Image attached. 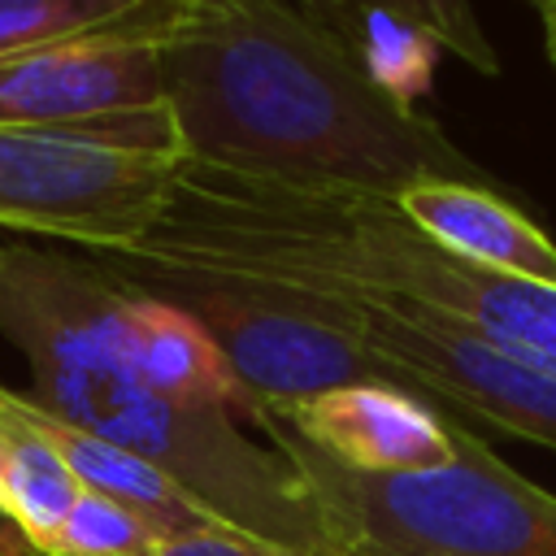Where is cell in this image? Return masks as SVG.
Returning <instances> with one entry per match:
<instances>
[{"instance_id":"cell-1","label":"cell","mask_w":556,"mask_h":556,"mask_svg":"<svg viewBox=\"0 0 556 556\" xmlns=\"http://www.w3.org/2000/svg\"><path fill=\"white\" fill-rule=\"evenodd\" d=\"M161 74L191 165L382 200L421 182L504 191L295 0H191L161 43Z\"/></svg>"},{"instance_id":"cell-2","label":"cell","mask_w":556,"mask_h":556,"mask_svg":"<svg viewBox=\"0 0 556 556\" xmlns=\"http://www.w3.org/2000/svg\"><path fill=\"white\" fill-rule=\"evenodd\" d=\"M117 269L208 274L434 313L556 374V287L495 274L426 239L395 200L291 187L182 161L169 208Z\"/></svg>"},{"instance_id":"cell-3","label":"cell","mask_w":556,"mask_h":556,"mask_svg":"<svg viewBox=\"0 0 556 556\" xmlns=\"http://www.w3.org/2000/svg\"><path fill=\"white\" fill-rule=\"evenodd\" d=\"M117 278L96 256L0 239V334L30 365V400L182 482L213 517L295 556H326L291 465L239 417L161 400L113 334Z\"/></svg>"},{"instance_id":"cell-4","label":"cell","mask_w":556,"mask_h":556,"mask_svg":"<svg viewBox=\"0 0 556 556\" xmlns=\"http://www.w3.org/2000/svg\"><path fill=\"white\" fill-rule=\"evenodd\" d=\"M252 426L291 465L326 556H556V495L456 421V460L430 473H352L278 413Z\"/></svg>"},{"instance_id":"cell-5","label":"cell","mask_w":556,"mask_h":556,"mask_svg":"<svg viewBox=\"0 0 556 556\" xmlns=\"http://www.w3.org/2000/svg\"><path fill=\"white\" fill-rule=\"evenodd\" d=\"M182 152L174 122L0 126V230L126 256L169 208Z\"/></svg>"},{"instance_id":"cell-6","label":"cell","mask_w":556,"mask_h":556,"mask_svg":"<svg viewBox=\"0 0 556 556\" xmlns=\"http://www.w3.org/2000/svg\"><path fill=\"white\" fill-rule=\"evenodd\" d=\"M109 269L130 287L161 295L187 317H195L243 382V391L252 395L256 413L269 404H300L356 382L395 387L391 369L343 326H334L321 304L304 291L174 269Z\"/></svg>"},{"instance_id":"cell-7","label":"cell","mask_w":556,"mask_h":556,"mask_svg":"<svg viewBox=\"0 0 556 556\" xmlns=\"http://www.w3.org/2000/svg\"><path fill=\"white\" fill-rule=\"evenodd\" d=\"M313 295V291H304ZM321 313L369 348L395 387L430 400L465 426H491L543 447H556V374L534 369L486 339L400 304L356 295H313Z\"/></svg>"},{"instance_id":"cell-8","label":"cell","mask_w":556,"mask_h":556,"mask_svg":"<svg viewBox=\"0 0 556 556\" xmlns=\"http://www.w3.org/2000/svg\"><path fill=\"white\" fill-rule=\"evenodd\" d=\"M165 35L169 30L100 35L0 56V126L165 122Z\"/></svg>"},{"instance_id":"cell-9","label":"cell","mask_w":556,"mask_h":556,"mask_svg":"<svg viewBox=\"0 0 556 556\" xmlns=\"http://www.w3.org/2000/svg\"><path fill=\"white\" fill-rule=\"evenodd\" d=\"M269 413L352 473H430L456 460L460 417L391 382L334 387L300 404H269Z\"/></svg>"},{"instance_id":"cell-10","label":"cell","mask_w":556,"mask_h":556,"mask_svg":"<svg viewBox=\"0 0 556 556\" xmlns=\"http://www.w3.org/2000/svg\"><path fill=\"white\" fill-rule=\"evenodd\" d=\"M109 269V265H104ZM117 278V274H113ZM113 334L117 348L126 352L130 369L169 404L182 408H217L230 417L252 421L256 404L217 352V343L204 334L195 317L174 308L161 295H148L117 278V300H113Z\"/></svg>"},{"instance_id":"cell-11","label":"cell","mask_w":556,"mask_h":556,"mask_svg":"<svg viewBox=\"0 0 556 556\" xmlns=\"http://www.w3.org/2000/svg\"><path fill=\"white\" fill-rule=\"evenodd\" d=\"M400 213L447 252L486 265L495 274L556 287V239L500 187L473 182H421L408 187Z\"/></svg>"},{"instance_id":"cell-12","label":"cell","mask_w":556,"mask_h":556,"mask_svg":"<svg viewBox=\"0 0 556 556\" xmlns=\"http://www.w3.org/2000/svg\"><path fill=\"white\" fill-rule=\"evenodd\" d=\"M26 408H30V421L39 426V434L61 452V460L70 465V473L78 478L83 491H96L113 504H126L130 513H139L148 526H156L165 539H178V534H200V530H217L226 526L222 517H213L182 482H174L165 469H156L152 460L100 439V434H87L61 417H52L43 404H35L26 395ZM235 530V526H230Z\"/></svg>"},{"instance_id":"cell-13","label":"cell","mask_w":556,"mask_h":556,"mask_svg":"<svg viewBox=\"0 0 556 556\" xmlns=\"http://www.w3.org/2000/svg\"><path fill=\"white\" fill-rule=\"evenodd\" d=\"M78 495V478L30 421L26 391L0 382V517L39 556H48Z\"/></svg>"},{"instance_id":"cell-14","label":"cell","mask_w":556,"mask_h":556,"mask_svg":"<svg viewBox=\"0 0 556 556\" xmlns=\"http://www.w3.org/2000/svg\"><path fill=\"white\" fill-rule=\"evenodd\" d=\"M326 30L361 48L378 30H408L430 48L452 52L473 74H500V52L473 13V0H295Z\"/></svg>"},{"instance_id":"cell-15","label":"cell","mask_w":556,"mask_h":556,"mask_svg":"<svg viewBox=\"0 0 556 556\" xmlns=\"http://www.w3.org/2000/svg\"><path fill=\"white\" fill-rule=\"evenodd\" d=\"M191 0H0V56L135 30H169Z\"/></svg>"},{"instance_id":"cell-16","label":"cell","mask_w":556,"mask_h":556,"mask_svg":"<svg viewBox=\"0 0 556 556\" xmlns=\"http://www.w3.org/2000/svg\"><path fill=\"white\" fill-rule=\"evenodd\" d=\"M161 539L165 534L156 526H148L139 513H130L126 504L83 491L78 504L70 508L65 526L56 530L48 556H143Z\"/></svg>"},{"instance_id":"cell-17","label":"cell","mask_w":556,"mask_h":556,"mask_svg":"<svg viewBox=\"0 0 556 556\" xmlns=\"http://www.w3.org/2000/svg\"><path fill=\"white\" fill-rule=\"evenodd\" d=\"M143 556H295L269 539H256L248 530H200V534H178V539H161L156 547H148Z\"/></svg>"},{"instance_id":"cell-18","label":"cell","mask_w":556,"mask_h":556,"mask_svg":"<svg viewBox=\"0 0 556 556\" xmlns=\"http://www.w3.org/2000/svg\"><path fill=\"white\" fill-rule=\"evenodd\" d=\"M0 556H39V552H35V547H30V543L0 517Z\"/></svg>"},{"instance_id":"cell-19","label":"cell","mask_w":556,"mask_h":556,"mask_svg":"<svg viewBox=\"0 0 556 556\" xmlns=\"http://www.w3.org/2000/svg\"><path fill=\"white\" fill-rule=\"evenodd\" d=\"M543 43H547V61L556 65V17H552V22H543Z\"/></svg>"},{"instance_id":"cell-20","label":"cell","mask_w":556,"mask_h":556,"mask_svg":"<svg viewBox=\"0 0 556 556\" xmlns=\"http://www.w3.org/2000/svg\"><path fill=\"white\" fill-rule=\"evenodd\" d=\"M530 4H534V13H539L543 22H552V17H556V0H530Z\"/></svg>"}]
</instances>
